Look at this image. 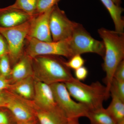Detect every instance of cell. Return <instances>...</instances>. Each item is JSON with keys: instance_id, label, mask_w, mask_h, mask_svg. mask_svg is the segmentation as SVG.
Returning a JSON list of instances; mask_svg holds the SVG:
<instances>
[{"instance_id": "obj_15", "label": "cell", "mask_w": 124, "mask_h": 124, "mask_svg": "<svg viewBox=\"0 0 124 124\" xmlns=\"http://www.w3.org/2000/svg\"><path fill=\"white\" fill-rule=\"evenodd\" d=\"M35 80L33 76L11 84L8 90L24 99L32 101L35 91Z\"/></svg>"}, {"instance_id": "obj_2", "label": "cell", "mask_w": 124, "mask_h": 124, "mask_svg": "<svg viewBox=\"0 0 124 124\" xmlns=\"http://www.w3.org/2000/svg\"><path fill=\"white\" fill-rule=\"evenodd\" d=\"M60 56L39 55L32 58L33 77L36 81L48 85L65 83L73 79L70 69Z\"/></svg>"}, {"instance_id": "obj_7", "label": "cell", "mask_w": 124, "mask_h": 124, "mask_svg": "<svg viewBox=\"0 0 124 124\" xmlns=\"http://www.w3.org/2000/svg\"><path fill=\"white\" fill-rule=\"evenodd\" d=\"M72 49L74 54L93 53L103 58L105 47L102 41L93 38L82 24L78 23L70 38Z\"/></svg>"}, {"instance_id": "obj_26", "label": "cell", "mask_w": 124, "mask_h": 124, "mask_svg": "<svg viewBox=\"0 0 124 124\" xmlns=\"http://www.w3.org/2000/svg\"><path fill=\"white\" fill-rule=\"evenodd\" d=\"M8 46L4 37L0 33V59L6 55H8Z\"/></svg>"}, {"instance_id": "obj_23", "label": "cell", "mask_w": 124, "mask_h": 124, "mask_svg": "<svg viewBox=\"0 0 124 124\" xmlns=\"http://www.w3.org/2000/svg\"><path fill=\"white\" fill-rule=\"evenodd\" d=\"M60 0H38L36 14L44 13L51 8L56 5Z\"/></svg>"}, {"instance_id": "obj_3", "label": "cell", "mask_w": 124, "mask_h": 124, "mask_svg": "<svg viewBox=\"0 0 124 124\" xmlns=\"http://www.w3.org/2000/svg\"><path fill=\"white\" fill-rule=\"evenodd\" d=\"M64 84L71 97L89 111L103 107V102L107 100L106 86L99 81L87 85L74 78Z\"/></svg>"}, {"instance_id": "obj_22", "label": "cell", "mask_w": 124, "mask_h": 124, "mask_svg": "<svg viewBox=\"0 0 124 124\" xmlns=\"http://www.w3.org/2000/svg\"><path fill=\"white\" fill-rule=\"evenodd\" d=\"M85 60L81 54H77L69 59L68 61H66L65 64L70 69H76L84 66Z\"/></svg>"}, {"instance_id": "obj_11", "label": "cell", "mask_w": 124, "mask_h": 124, "mask_svg": "<svg viewBox=\"0 0 124 124\" xmlns=\"http://www.w3.org/2000/svg\"><path fill=\"white\" fill-rule=\"evenodd\" d=\"M32 101L37 108L42 110H51L58 107L50 85L36 80Z\"/></svg>"}, {"instance_id": "obj_6", "label": "cell", "mask_w": 124, "mask_h": 124, "mask_svg": "<svg viewBox=\"0 0 124 124\" xmlns=\"http://www.w3.org/2000/svg\"><path fill=\"white\" fill-rule=\"evenodd\" d=\"M55 101L68 119L86 117L89 110L71 97L65 84L58 82L50 85Z\"/></svg>"}, {"instance_id": "obj_32", "label": "cell", "mask_w": 124, "mask_h": 124, "mask_svg": "<svg viewBox=\"0 0 124 124\" xmlns=\"http://www.w3.org/2000/svg\"><path fill=\"white\" fill-rule=\"evenodd\" d=\"M112 1L116 5L120 6L121 3V0H112Z\"/></svg>"}, {"instance_id": "obj_4", "label": "cell", "mask_w": 124, "mask_h": 124, "mask_svg": "<svg viewBox=\"0 0 124 124\" xmlns=\"http://www.w3.org/2000/svg\"><path fill=\"white\" fill-rule=\"evenodd\" d=\"M24 54L33 58L39 55L63 56L70 59L75 55L72 49L70 38L58 41L45 42L27 36Z\"/></svg>"}, {"instance_id": "obj_18", "label": "cell", "mask_w": 124, "mask_h": 124, "mask_svg": "<svg viewBox=\"0 0 124 124\" xmlns=\"http://www.w3.org/2000/svg\"><path fill=\"white\" fill-rule=\"evenodd\" d=\"M86 117L91 124H116L106 108L103 107L89 111Z\"/></svg>"}, {"instance_id": "obj_31", "label": "cell", "mask_w": 124, "mask_h": 124, "mask_svg": "<svg viewBox=\"0 0 124 124\" xmlns=\"http://www.w3.org/2000/svg\"><path fill=\"white\" fill-rule=\"evenodd\" d=\"M17 124H36V120L33 121H29V122H23V123H18Z\"/></svg>"}, {"instance_id": "obj_16", "label": "cell", "mask_w": 124, "mask_h": 124, "mask_svg": "<svg viewBox=\"0 0 124 124\" xmlns=\"http://www.w3.org/2000/svg\"><path fill=\"white\" fill-rule=\"evenodd\" d=\"M109 12L115 24V31L124 32V20L121 14L124 9L116 5L112 0H100Z\"/></svg>"}, {"instance_id": "obj_17", "label": "cell", "mask_w": 124, "mask_h": 124, "mask_svg": "<svg viewBox=\"0 0 124 124\" xmlns=\"http://www.w3.org/2000/svg\"><path fill=\"white\" fill-rule=\"evenodd\" d=\"M112 100L107 110L116 124H124V101L113 93H110Z\"/></svg>"}, {"instance_id": "obj_19", "label": "cell", "mask_w": 124, "mask_h": 124, "mask_svg": "<svg viewBox=\"0 0 124 124\" xmlns=\"http://www.w3.org/2000/svg\"><path fill=\"white\" fill-rule=\"evenodd\" d=\"M37 2L38 0H16L14 4L8 7L34 15L37 14Z\"/></svg>"}, {"instance_id": "obj_30", "label": "cell", "mask_w": 124, "mask_h": 124, "mask_svg": "<svg viewBox=\"0 0 124 124\" xmlns=\"http://www.w3.org/2000/svg\"><path fill=\"white\" fill-rule=\"evenodd\" d=\"M66 124H80L79 121V119H70L68 120Z\"/></svg>"}, {"instance_id": "obj_27", "label": "cell", "mask_w": 124, "mask_h": 124, "mask_svg": "<svg viewBox=\"0 0 124 124\" xmlns=\"http://www.w3.org/2000/svg\"><path fill=\"white\" fill-rule=\"evenodd\" d=\"M113 78L118 80L124 81V61L120 63L116 68Z\"/></svg>"}, {"instance_id": "obj_14", "label": "cell", "mask_w": 124, "mask_h": 124, "mask_svg": "<svg viewBox=\"0 0 124 124\" xmlns=\"http://www.w3.org/2000/svg\"><path fill=\"white\" fill-rule=\"evenodd\" d=\"M35 116L39 124H66L69 120L58 107L45 110L35 106Z\"/></svg>"}, {"instance_id": "obj_29", "label": "cell", "mask_w": 124, "mask_h": 124, "mask_svg": "<svg viewBox=\"0 0 124 124\" xmlns=\"http://www.w3.org/2000/svg\"><path fill=\"white\" fill-rule=\"evenodd\" d=\"M8 90L0 93V107H6L8 98Z\"/></svg>"}, {"instance_id": "obj_12", "label": "cell", "mask_w": 124, "mask_h": 124, "mask_svg": "<svg viewBox=\"0 0 124 124\" xmlns=\"http://www.w3.org/2000/svg\"><path fill=\"white\" fill-rule=\"evenodd\" d=\"M36 14H30L8 6L0 8V28H8L19 26L31 20Z\"/></svg>"}, {"instance_id": "obj_28", "label": "cell", "mask_w": 124, "mask_h": 124, "mask_svg": "<svg viewBox=\"0 0 124 124\" xmlns=\"http://www.w3.org/2000/svg\"><path fill=\"white\" fill-rule=\"evenodd\" d=\"M11 85L9 79L0 77V93L8 90Z\"/></svg>"}, {"instance_id": "obj_21", "label": "cell", "mask_w": 124, "mask_h": 124, "mask_svg": "<svg viewBox=\"0 0 124 124\" xmlns=\"http://www.w3.org/2000/svg\"><path fill=\"white\" fill-rule=\"evenodd\" d=\"M113 93L124 101V81L113 78L110 88V94Z\"/></svg>"}, {"instance_id": "obj_20", "label": "cell", "mask_w": 124, "mask_h": 124, "mask_svg": "<svg viewBox=\"0 0 124 124\" xmlns=\"http://www.w3.org/2000/svg\"><path fill=\"white\" fill-rule=\"evenodd\" d=\"M11 67L8 55L0 59V77L9 79L11 74Z\"/></svg>"}, {"instance_id": "obj_1", "label": "cell", "mask_w": 124, "mask_h": 124, "mask_svg": "<svg viewBox=\"0 0 124 124\" xmlns=\"http://www.w3.org/2000/svg\"><path fill=\"white\" fill-rule=\"evenodd\" d=\"M105 47L103 69L106 73L104 82L107 99L110 96V88L116 68L124 60V33L111 31L103 28L98 30Z\"/></svg>"}, {"instance_id": "obj_25", "label": "cell", "mask_w": 124, "mask_h": 124, "mask_svg": "<svg viewBox=\"0 0 124 124\" xmlns=\"http://www.w3.org/2000/svg\"><path fill=\"white\" fill-rule=\"evenodd\" d=\"M74 73L75 78L80 81H81L86 79L88 74V71L86 68L83 66L75 70Z\"/></svg>"}, {"instance_id": "obj_9", "label": "cell", "mask_w": 124, "mask_h": 124, "mask_svg": "<svg viewBox=\"0 0 124 124\" xmlns=\"http://www.w3.org/2000/svg\"><path fill=\"white\" fill-rule=\"evenodd\" d=\"M17 124L35 121V106L32 101L21 97L8 90L6 107Z\"/></svg>"}, {"instance_id": "obj_5", "label": "cell", "mask_w": 124, "mask_h": 124, "mask_svg": "<svg viewBox=\"0 0 124 124\" xmlns=\"http://www.w3.org/2000/svg\"><path fill=\"white\" fill-rule=\"evenodd\" d=\"M30 20L17 26L0 28V33L4 37L8 46V55L11 67L24 54L25 42L29 32Z\"/></svg>"}, {"instance_id": "obj_24", "label": "cell", "mask_w": 124, "mask_h": 124, "mask_svg": "<svg viewBox=\"0 0 124 124\" xmlns=\"http://www.w3.org/2000/svg\"><path fill=\"white\" fill-rule=\"evenodd\" d=\"M11 114L6 107H0V124H11Z\"/></svg>"}, {"instance_id": "obj_10", "label": "cell", "mask_w": 124, "mask_h": 124, "mask_svg": "<svg viewBox=\"0 0 124 124\" xmlns=\"http://www.w3.org/2000/svg\"><path fill=\"white\" fill-rule=\"evenodd\" d=\"M53 7L44 13L36 14L31 19L28 36L41 41H53L50 29L49 20Z\"/></svg>"}, {"instance_id": "obj_8", "label": "cell", "mask_w": 124, "mask_h": 124, "mask_svg": "<svg viewBox=\"0 0 124 124\" xmlns=\"http://www.w3.org/2000/svg\"><path fill=\"white\" fill-rule=\"evenodd\" d=\"M78 23L69 19L65 12L58 4L55 5L52 9L50 17V29L53 41L70 38Z\"/></svg>"}, {"instance_id": "obj_13", "label": "cell", "mask_w": 124, "mask_h": 124, "mask_svg": "<svg viewBox=\"0 0 124 124\" xmlns=\"http://www.w3.org/2000/svg\"><path fill=\"white\" fill-rule=\"evenodd\" d=\"M33 76L32 58L24 54L12 67L9 78L11 84Z\"/></svg>"}]
</instances>
